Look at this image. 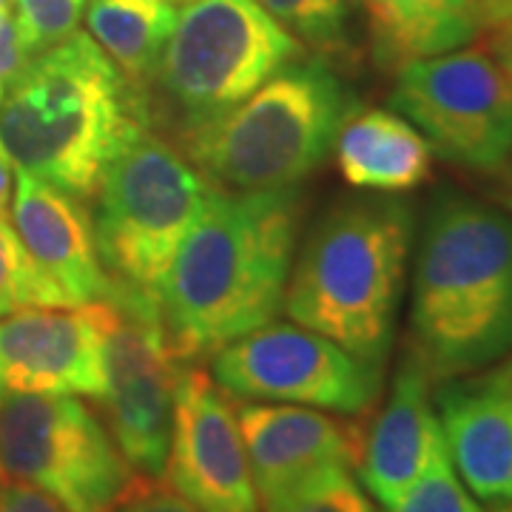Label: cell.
Returning a JSON list of instances; mask_svg holds the SVG:
<instances>
[{"mask_svg": "<svg viewBox=\"0 0 512 512\" xmlns=\"http://www.w3.org/2000/svg\"><path fill=\"white\" fill-rule=\"evenodd\" d=\"M299 239V191L211 188L160 288V316L180 359L214 353L274 322Z\"/></svg>", "mask_w": 512, "mask_h": 512, "instance_id": "6da1fadb", "label": "cell"}, {"mask_svg": "<svg viewBox=\"0 0 512 512\" xmlns=\"http://www.w3.org/2000/svg\"><path fill=\"white\" fill-rule=\"evenodd\" d=\"M9 220L66 308L103 302L109 296L111 282L97 254L92 220L77 197L18 168Z\"/></svg>", "mask_w": 512, "mask_h": 512, "instance_id": "5bb4252c", "label": "cell"}, {"mask_svg": "<svg viewBox=\"0 0 512 512\" xmlns=\"http://www.w3.org/2000/svg\"><path fill=\"white\" fill-rule=\"evenodd\" d=\"M237 419L256 493L262 498L319 467L356 461V433L305 404H245Z\"/></svg>", "mask_w": 512, "mask_h": 512, "instance_id": "e0dca14e", "label": "cell"}, {"mask_svg": "<svg viewBox=\"0 0 512 512\" xmlns=\"http://www.w3.org/2000/svg\"><path fill=\"white\" fill-rule=\"evenodd\" d=\"M0 478L32 484L69 512H106L134 473L77 396L12 393L0 402Z\"/></svg>", "mask_w": 512, "mask_h": 512, "instance_id": "ba28073f", "label": "cell"}, {"mask_svg": "<svg viewBox=\"0 0 512 512\" xmlns=\"http://www.w3.org/2000/svg\"><path fill=\"white\" fill-rule=\"evenodd\" d=\"M447 458L487 504L512 501V379L490 373L450 379L436 393Z\"/></svg>", "mask_w": 512, "mask_h": 512, "instance_id": "9a60e30c", "label": "cell"}, {"mask_svg": "<svg viewBox=\"0 0 512 512\" xmlns=\"http://www.w3.org/2000/svg\"><path fill=\"white\" fill-rule=\"evenodd\" d=\"M444 450V433L433 396L430 376L410 353L399 367L393 390L379 410L365 441H359V476L370 493L393 507Z\"/></svg>", "mask_w": 512, "mask_h": 512, "instance_id": "2e32d148", "label": "cell"}, {"mask_svg": "<svg viewBox=\"0 0 512 512\" xmlns=\"http://www.w3.org/2000/svg\"><path fill=\"white\" fill-rule=\"evenodd\" d=\"M413 356L430 379H456L512 353V214L444 194L421 228Z\"/></svg>", "mask_w": 512, "mask_h": 512, "instance_id": "7a4b0ae2", "label": "cell"}, {"mask_svg": "<svg viewBox=\"0 0 512 512\" xmlns=\"http://www.w3.org/2000/svg\"><path fill=\"white\" fill-rule=\"evenodd\" d=\"M299 43L316 49H339L345 43L348 0H256Z\"/></svg>", "mask_w": 512, "mask_h": 512, "instance_id": "603a6c76", "label": "cell"}, {"mask_svg": "<svg viewBox=\"0 0 512 512\" xmlns=\"http://www.w3.org/2000/svg\"><path fill=\"white\" fill-rule=\"evenodd\" d=\"M12 194H15V163L0 143V220L12 214Z\"/></svg>", "mask_w": 512, "mask_h": 512, "instance_id": "f1b7e54d", "label": "cell"}, {"mask_svg": "<svg viewBox=\"0 0 512 512\" xmlns=\"http://www.w3.org/2000/svg\"><path fill=\"white\" fill-rule=\"evenodd\" d=\"M109 305L23 308L0 319V379L12 393L97 399L106 390Z\"/></svg>", "mask_w": 512, "mask_h": 512, "instance_id": "4fadbf2b", "label": "cell"}, {"mask_svg": "<svg viewBox=\"0 0 512 512\" xmlns=\"http://www.w3.org/2000/svg\"><path fill=\"white\" fill-rule=\"evenodd\" d=\"M6 12H9V9H3V6H0V18H3V15H6Z\"/></svg>", "mask_w": 512, "mask_h": 512, "instance_id": "d590c367", "label": "cell"}, {"mask_svg": "<svg viewBox=\"0 0 512 512\" xmlns=\"http://www.w3.org/2000/svg\"><path fill=\"white\" fill-rule=\"evenodd\" d=\"M345 183L370 191H407L430 177L433 148L402 114L370 109L350 114L333 143Z\"/></svg>", "mask_w": 512, "mask_h": 512, "instance_id": "ac0fdd59", "label": "cell"}, {"mask_svg": "<svg viewBox=\"0 0 512 512\" xmlns=\"http://www.w3.org/2000/svg\"><path fill=\"white\" fill-rule=\"evenodd\" d=\"M350 109L345 83L325 60L299 57L234 109L185 128V157L217 191L296 188L325 163Z\"/></svg>", "mask_w": 512, "mask_h": 512, "instance_id": "5b68a950", "label": "cell"}, {"mask_svg": "<svg viewBox=\"0 0 512 512\" xmlns=\"http://www.w3.org/2000/svg\"><path fill=\"white\" fill-rule=\"evenodd\" d=\"M23 308H66L52 282L40 274L18 231L0 220V319Z\"/></svg>", "mask_w": 512, "mask_h": 512, "instance_id": "7402d4cb", "label": "cell"}, {"mask_svg": "<svg viewBox=\"0 0 512 512\" xmlns=\"http://www.w3.org/2000/svg\"><path fill=\"white\" fill-rule=\"evenodd\" d=\"M0 512H69L57 498L23 481L0 478Z\"/></svg>", "mask_w": 512, "mask_h": 512, "instance_id": "4316f807", "label": "cell"}, {"mask_svg": "<svg viewBox=\"0 0 512 512\" xmlns=\"http://www.w3.org/2000/svg\"><path fill=\"white\" fill-rule=\"evenodd\" d=\"M413 242L410 205L350 200L316 222L293 256L285 311L373 367H384Z\"/></svg>", "mask_w": 512, "mask_h": 512, "instance_id": "277c9868", "label": "cell"}, {"mask_svg": "<svg viewBox=\"0 0 512 512\" xmlns=\"http://www.w3.org/2000/svg\"><path fill=\"white\" fill-rule=\"evenodd\" d=\"M490 55L495 57V63L507 72L512 80V18L493 26V37H490Z\"/></svg>", "mask_w": 512, "mask_h": 512, "instance_id": "83f0119b", "label": "cell"}, {"mask_svg": "<svg viewBox=\"0 0 512 512\" xmlns=\"http://www.w3.org/2000/svg\"><path fill=\"white\" fill-rule=\"evenodd\" d=\"M168 3H194V0H168Z\"/></svg>", "mask_w": 512, "mask_h": 512, "instance_id": "e575fe53", "label": "cell"}, {"mask_svg": "<svg viewBox=\"0 0 512 512\" xmlns=\"http://www.w3.org/2000/svg\"><path fill=\"white\" fill-rule=\"evenodd\" d=\"M262 504L265 512H376L350 464L319 467L279 493L265 495Z\"/></svg>", "mask_w": 512, "mask_h": 512, "instance_id": "44dd1931", "label": "cell"}, {"mask_svg": "<svg viewBox=\"0 0 512 512\" xmlns=\"http://www.w3.org/2000/svg\"><path fill=\"white\" fill-rule=\"evenodd\" d=\"M504 200H507V208L512 211V165L510 171H507V191H504Z\"/></svg>", "mask_w": 512, "mask_h": 512, "instance_id": "4dcf8cb0", "label": "cell"}, {"mask_svg": "<svg viewBox=\"0 0 512 512\" xmlns=\"http://www.w3.org/2000/svg\"><path fill=\"white\" fill-rule=\"evenodd\" d=\"M6 399V384H3V379H0V402Z\"/></svg>", "mask_w": 512, "mask_h": 512, "instance_id": "d6a6232c", "label": "cell"}, {"mask_svg": "<svg viewBox=\"0 0 512 512\" xmlns=\"http://www.w3.org/2000/svg\"><path fill=\"white\" fill-rule=\"evenodd\" d=\"M208 194L211 185L183 151L148 128L134 131L97 185L92 228L111 285L157 299Z\"/></svg>", "mask_w": 512, "mask_h": 512, "instance_id": "8992f818", "label": "cell"}, {"mask_svg": "<svg viewBox=\"0 0 512 512\" xmlns=\"http://www.w3.org/2000/svg\"><path fill=\"white\" fill-rule=\"evenodd\" d=\"M501 373H507V376H510V379H512V356H510V362L501 367Z\"/></svg>", "mask_w": 512, "mask_h": 512, "instance_id": "1f68e13d", "label": "cell"}, {"mask_svg": "<svg viewBox=\"0 0 512 512\" xmlns=\"http://www.w3.org/2000/svg\"><path fill=\"white\" fill-rule=\"evenodd\" d=\"M481 29H493L512 18V0H473Z\"/></svg>", "mask_w": 512, "mask_h": 512, "instance_id": "f546056e", "label": "cell"}, {"mask_svg": "<svg viewBox=\"0 0 512 512\" xmlns=\"http://www.w3.org/2000/svg\"><path fill=\"white\" fill-rule=\"evenodd\" d=\"M211 379L239 399L359 416L379 396L382 367L367 365L305 325L268 322L214 350Z\"/></svg>", "mask_w": 512, "mask_h": 512, "instance_id": "8fae6325", "label": "cell"}, {"mask_svg": "<svg viewBox=\"0 0 512 512\" xmlns=\"http://www.w3.org/2000/svg\"><path fill=\"white\" fill-rule=\"evenodd\" d=\"M103 302L109 305L106 390L100 396L106 427L131 470L163 478L185 359L168 339L157 299L111 285Z\"/></svg>", "mask_w": 512, "mask_h": 512, "instance_id": "30bf717a", "label": "cell"}, {"mask_svg": "<svg viewBox=\"0 0 512 512\" xmlns=\"http://www.w3.org/2000/svg\"><path fill=\"white\" fill-rule=\"evenodd\" d=\"M89 0H12L15 26L26 55L35 57L72 37Z\"/></svg>", "mask_w": 512, "mask_h": 512, "instance_id": "cb8c5ba5", "label": "cell"}, {"mask_svg": "<svg viewBox=\"0 0 512 512\" xmlns=\"http://www.w3.org/2000/svg\"><path fill=\"white\" fill-rule=\"evenodd\" d=\"M302 52L256 0H194L177 12L154 80L185 131L234 109Z\"/></svg>", "mask_w": 512, "mask_h": 512, "instance_id": "52a82bcc", "label": "cell"}, {"mask_svg": "<svg viewBox=\"0 0 512 512\" xmlns=\"http://www.w3.org/2000/svg\"><path fill=\"white\" fill-rule=\"evenodd\" d=\"M390 106L427 146L470 171H498L512 154V80L484 49H456L399 66Z\"/></svg>", "mask_w": 512, "mask_h": 512, "instance_id": "9c48e42d", "label": "cell"}, {"mask_svg": "<svg viewBox=\"0 0 512 512\" xmlns=\"http://www.w3.org/2000/svg\"><path fill=\"white\" fill-rule=\"evenodd\" d=\"M501 512H512V507H504V510H501Z\"/></svg>", "mask_w": 512, "mask_h": 512, "instance_id": "8d00e7d4", "label": "cell"}, {"mask_svg": "<svg viewBox=\"0 0 512 512\" xmlns=\"http://www.w3.org/2000/svg\"><path fill=\"white\" fill-rule=\"evenodd\" d=\"M376 57L404 66L473 43L481 29L473 0H365Z\"/></svg>", "mask_w": 512, "mask_h": 512, "instance_id": "d6986e66", "label": "cell"}, {"mask_svg": "<svg viewBox=\"0 0 512 512\" xmlns=\"http://www.w3.org/2000/svg\"><path fill=\"white\" fill-rule=\"evenodd\" d=\"M387 512H481V507L458 481L444 447L419 481L393 507H387Z\"/></svg>", "mask_w": 512, "mask_h": 512, "instance_id": "d4e9b609", "label": "cell"}, {"mask_svg": "<svg viewBox=\"0 0 512 512\" xmlns=\"http://www.w3.org/2000/svg\"><path fill=\"white\" fill-rule=\"evenodd\" d=\"M146 128L143 100L89 32L29 57L0 89V143L20 171L89 200L114 154Z\"/></svg>", "mask_w": 512, "mask_h": 512, "instance_id": "3957f363", "label": "cell"}, {"mask_svg": "<svg viewBox=\"0 0 512 512\" xmlns=\"http://www.w3.org/2000/svg\"><path fill=\"white\" fill-rule=\"evenodd\" d=\"M86 29L134 92L154 80L177 9L168 0H89Z\"/></svg>", "mask_w": 512, "mask_h": 512, "instance_id": "ffe728a7", "label": "cell"}, {"mask_svg": "<svg viewBox=\"0 0 512 512\" xmlns=\"http://www.w3.org/2000/svg\"><path fill=\"white\" fill-rule=\"evenodd\" d=\"M106 512H202L171 484H160V478L134 476L126 490L111 501Z\"/></svg>", "mask_w": 512, "mask_h": 512, "instance_id": "484cf974", "label": "cell"}, {"mask_svg": "<svg viewBox=\"0 0 512 512\" xmlns=\"http://www.w3.org/2000/svg\"><path fill=\"white\" fill-rule=\"evenodd\" d=\"M163 478L202 512H259L237 413L200 367L180 370Z\"/></svg>", "mask_w": 512, "mask_h": 512, "instance_id": "7c38bea8", "label": "cell"}, {"mask_svg": "<svg viewBox=\"0 0 512 512\" xmlns=\"http://www.w3.org/2000/svg\"><path fill=\"white\" fill-rule=\"evenodd\" d=\"M0 6H3V9H12V0H0Z\"/></svg>", "mask_w": 512, "mask_h": 512, "instance_id": "836d02e7", "label": "cell"}]
</instances>
